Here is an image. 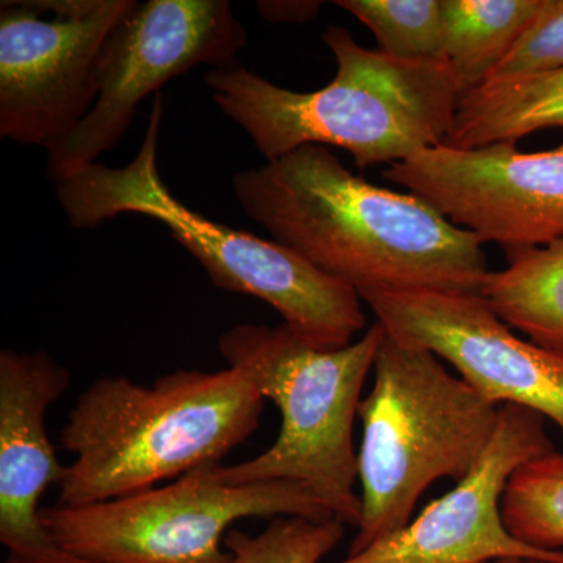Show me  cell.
<instances>
[{"mask_svg":"<svg viewBox=\"0 0 563 563\" xmlns=\"http://www.w3.org/2000/svg\"><path fill=\"white\" fill-rule=\"evenodd\" d=\"M244 213L332 279L366 292L481 295L487 257L474 233L457 228L412 192L355 176L328 147H299L233 176Z\"/></svg>","mask_w":563,"mask_h":563,"instance_id":"obj_1","label":"cell"},{"mask_svg":"<svg viewBox=\"0 0 563 563\" xmlns=\"http://www.w3.org/2000/svg\"><path fill=\"white\" fill-rule=\"evenodd\" d=\"M322 41L336 74L321 90H287L242 66L206 74L218 109L266 162L314 144L342 147L365 169L444 144L462 95L450 63L366 49L339 25L325 29Z\"/></svg>","mask_w":563,"mask_h":563,"instance_id":"obj_2","label":"cell"},{"mask_svg":"<svg viewBox=\"0 0 563 563\" xmlns=\"http://www.w3.org/2000/svg\"><path fill=\"white\" fill-rule=\"evenodd\" d=\"M263 396L239 369H177L144 387L92 383L74 404L62 444L57 506L79 507L150 490L222 459L257 431Z\"/></svg>","mask_w":563,"mask_h":563,"instance_id":"obj_3","label":"cell"},{"mask_svg":"<svg viewBox=\"0 0 563 563\" xmlns=\"http://www.w3.org/2000/svg\"><path fill=\"white\" fill-rule=\"evenodd\" d=\"M162 117L158 92L146 135L129 165L110 168L98 162L58 181L57 199L69 225L95 229L125 213L152 218L201 263L214 287L269 303L285 325L317 350L350 346L366 324L357 292L288 247L211 221L169 191L158 172Z\"/></svg>","mask_w":563,"mask_h":563,"instance_id":"obj_4","label":"cell"},{"mask_svg":"<svg viewBox=\"0 0 563 563\" xmlns=\"http://www.w3.org/2000/svg\"><path fill=\"white\" fill-rule=\"evenodd\" d=\"M385 331L374 322L358 342L320 351L288 325L240 324L222 333L218 350L263 399L282 413L279 437L265 453L232 466L214 465L218 481L242 485L290 481L309 488L336 520H362L358 459L352 428L361 393Z\"/></svg>","mask_w":563,"mask_h":563,"instance_id":"obj_5","label":"cell"},{"mask_svg":"<svg viewBox=\"0 0 563 563\" xmlns=\"http://www.w3.org/2000/svg\"><path fill=\"white\" fill-rule=\"evenodd\" d=\"M373 390L358 407L362 520L350 553L401 531L435 481H462L498 428L499 409L453 376L432 352L385 332Z\"/></svg>","mask_w":563,"mask_h":563,"instance_id":"obj_6","label":"cell"},{"mask_svg":"<svg viewBox=\"0 0 563 563\" xmlns=\"http://www.w3.org/2000/svg\"><path fill=\"white\" fill-rule=\"evenodd\" d=\"M213 466L111 501L44 507L41 525L55 547L92 562L231 563L222 542L243 518L336 520L301 484H224Z\"/></svg>","mask_w":563,"mask_h":563,"instance_id":"obj_7","label":"cell"},{"mask_svg":"<svg viewBox=\"0 0 563 563\" xmlns=\"http://www.w3.org/2000/svg\"><path fill=\"white\" fill-rule=\"evenodd\" d=\"M244 46L246 29L228 0L136 2L103 46L98 101L47 152V177L58 184L95 165L120 143L147 96L199 65L235 68Z\"/></svg>","mask_w":563,"mask_h":563,"instance_id":"obj_8","label":"cell"},{"mask_svg":"<svg viewBox=\"0 0 563 563\" xmlns=\"http://www.w3.org/2000/svg\"><path fill=\"white\" fill-rule=\"evenodd\" d=\"M136 0L0 3V136L49 152L99 96L103 46Z\"/></svg>","mask_w":563,"mask_h":563,"instance_id":"obj_9","label":"cell"},{"mask_svg":"<svg viewBox=\"0 0 563 563\" xmlns=\"http://www.w3.org/2000/svg\"><path fill=\"white\" fill-rule=\"evenodd\" d=\"M383 177L506 254L563 239V143L542 152H520L515 143L442 144L393 163Z\"/></svg>","mask_w":563,"mask_h":563,"instance_id":"obj_10","label":"cell"},{"mask_svg":"<svg viewBox=\"0 0 563 563\" xmlns=\"http://www.w3.org/2000/svg\"><path fill=\"white\" fill-rule=\"evenodd\" d=\"M361 299L391 339L450 362L485 401L528 407L563 431V354L518 339L483 296L421 290Z\"/></svg>","mask_w":563,"mask_h":563,"instance_id":"obj_11","label":"cell"},{"mask_svg":"<svg viewBox=\"0 0 563 563\" xmlns=\"http://www.w3.org/2000/svg\"><path fill=\"white\" fill-rule=\"evenodd\" d=\"M544 420L528 407L501 406L495 435L468 476L401 531L336 563H487L506 558L563 563V551L520 542L503 520V495L512 474L554 453Z\"/></svg>","mask_w":563,"mask_h":563,"instance_id":"obj_12","label":"cell"},{"mask_svg":"<svg viewBox=\"0 0 563 563\" xmlns=\"http://www.w3.org/2000/svg\"><path fill=\"white\" fill-rule=\"evenodd\" d=\"M70 385V373L46 351L0 352V542L9 554L52 544L41 525V496L60 485L46 415Z\"/></svg>","mask_w":563,"mask_h":563,"instance_id":"obj_13","label":"cell"},{"mask_svg":"<svg viewBox=\"0 0 563 563\" xmlns=\"http://www.w3.org/2000/svg\"><path fill=\"white\" fill-rule=\"evenodd\" d=\"M563 129V68L488 80L462 92L444 146L476 150L543 131Z\"/></svg>","mask_w":563,"mask_h":563,"instance_id":"obj_14","label":"cell"},{"mask_svg":"<svg viewBox=\"0 0 563 563\" xmlns=\"http://www.w3.org/2000/svg\"><path fill=\"white\" fill-rule=\"evenodd\" d=\"M507 262L487 274L481 296L532 343L563 354V239L507 254Z\"/></svg>","mask_w":563,"mask_h":563,"instance_id":"obj_15","label":"cell"},{"mask_svg":"<svg viewBox=\"0 0 563 563\" xmlns=\"http://www.w3.org/2000/svg\"><path fill=\"white\" fill-rule=\"evenodd\" d=\"M444 60L462 92L481 87L514 49L544 0H440Z\"/></svg>","mask_w":563,"mask_h":563,"instance_id":"obj_16","label":"cell"},{"mask_svg":"<svg viewBox=\"0 0 563 563\" xmlns=\"http://www.w3.org/2000/svg\"><path fill=\"white\" fill-rule=\"evenodd\" d=\"M503 520L515 539L544 551L563 548V454L525 463L510 477Z\"/></svg>","mask_w":563,"mask_h":563,"instance_id":"obj_17","label":"cell"},{"mask_svg":"<svg viewBox=\"0 0 563 563\" xmlns=\"http://www.w3.org/2000/svg\"><path fill=\"white\" fill-rule=\"evenodd\" d=\"M372 31L380 52L409 62L444 60L440 0H336Z\"/></svg>","mask_w":563,"mask_h":563,"instance_id":"obj_18","label":"cell"},{"mask_svg":"<svg viewBox=\"0 0 563 563\" xmlns=\"http://www.w3.org/2000/svg\"><path fill=\"white\" fill-rule=\"evenodd\" d=\"M344 536L339 520H310L277 517L258 536L229 531L224 547L231 563H320L332 553Z\"/></svg>","mask_w":563,"mask_h":563,"instance_id":"obj_19","label":"cell"},{"mask_svg":"<svg viewBox=\"0 0 563 563\" xmlns=\"http://www.w3.org/2000/svg\"><path fill=\"white\" fill-rule=\"evenodd\" d=\"M562 68L563 0H544L539 16L488 80L515 79Z\"/></svg>","mask_w":563,"mask_h":563,"instance_id":"obj_20","label":"cell"},{"mask_svg":"<svg viewBox=\"0 0 563 563\" xmlns=\"http://www.w3.org/2000/svg\"><path fill=\"white\" fill-rule=\"evenodd\" d=\"M321 2H258L257 9L265 20L273 22L312 21L321 10Z\"/></svg>","mask_w":563,"mask_h":563,"instance_id":"obj_21","label":"cell"},{"mask_svg":"<svg viewBox=\"0 0 563 563\" xmlns=\"http://www.w3.org/2000/svg\"><path fill=\"white\" fill-rule=\"evenodd\" d=\"M3 563H99L88 561V559L79 558V555L70 554L62 548L55 547L54 543L43 550L33 551L29 554H9Z\"/></svg>","mask_w":563,"mask_h":563,"instance_id":"obj_22","label":"cell"},{"mask_svg":"<svg viewBox=\"0 0 563 563\" xmlns=\"http://www.w3.org/2000/svg\"><path fill=\"white\" fill-rule=\"evenodd\" d=\"M487 563H555L548 561H540V559H529V558H506V559H496V561L487 562Z\"/></svg>","mask_w":563,"mask_h":563,"instance_id":"obj_23","label":"cell"}]
</instances>
